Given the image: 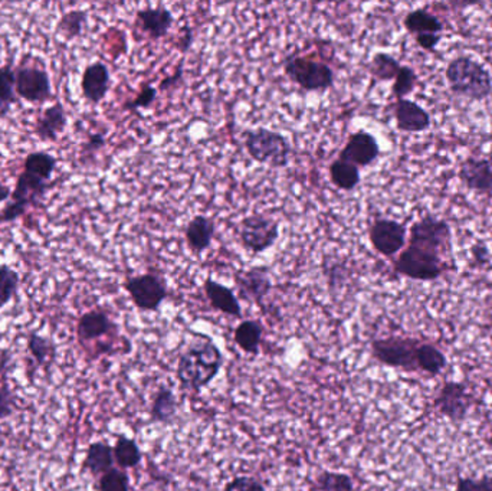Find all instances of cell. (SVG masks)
Segmentation results:
<instances>
[{
  "label": "cell",
  "mask_w": 492,
  "mask_h": 491,
  "mask_svg": "<svg viewBox=\"0 0 492 491\" xmlns=\"http://www.w3.org/2000/svg\"><path fill=\"white\" fill-rule=\"evenodd\" d=\"M130 476L124 469L112 467L98 477L95 491H130Z\"/></svg>",
  "instance_id": "74e56055"
},
{
  "label": "cell",
  "mask_w": 492,
  "mask_h": 491,
  "mask_svg": "<svg viewBox=\"0 0 492 491\" xmlns=\"http://www.w3.org/2000/svg\"><path fill=\"white\" fill-rule=\"evenodd\" d=\"M222 491H266V487L259 477L237 476L225 484Z\"/></svg>",
  "instance_id": "b9f144b4"
},
{
  "label": "cell",
  "mask_w": 492,
  "mask_h": 491,
  "mask_svg": "<svg viewBox=\"0 0 492 491\" xmlns=\"http://www.w3.org/2000/svg\"><path fill=\"white\" fill-rule=\"evenodd\" d=\"M237 237L245 250L259 255L277 244L280 238V222L265 213H252L241 220L237 228Z\"/></svg>",
  "instance_id": "30bf717a"
},
{
  "label": "cell",
  "mask_w": 492,
  "mask_h": 491,
  "mask_svg": "<svg viewBox=\"0 0 492 491\" xmlns=\"http://www.w3.org/2000/svg\"><path fill=\"white\" fill-rule=\"evenodd\" d=\"M264 340V325L255 318L242 320L234 330V342L244 353L256 356Z\"/></svg>",
  "instance_id": "484cf974"
},
{
  "label": "cell",
  "mask_w": 492,
  "mask_h": 491,
  "mask_svg": "<svg viewBox=\"0 0 492 491\" xmlns=\"http://www.w3.org/2000/svg\"><path fill=\"white\" fill-rule=\"evenodd\" d=\"M288 80L306 93H323L335 87V73L330 64L309 55H288L282 62Z\"/></svg>",
  "instance_id": "8992f818"
},
{
  "label": "cell",
  "mask_w": 492,
  "mask_h": 491,
  "mask_svg": "<svg viewBox=\"0 0 492 491\" xmlns=\"http://www.w3.org/2000/svg\"><path fill=\"white\" fill-rule=\"evenodd\" d=\"M11 196L12 189L6 184L0 183V203L9 202Z\"/></svg>",
  "instance_id": "f907efd6"
},
{
  "label": "cell",
  "mask_w": 492,
  "mask_h": 491,
  "mask_svg": "<svg viewBox=\"0 0 492 491\" xmlns=\"http://www.w3.org/2000/svg\"><path fill=\"white\" fill-rule=\"evenodd\" d=\"M28 351L40 366L48 365L55 358L54 342L48 337L40 336V333H29Z\"/></svg>",
  "instance_id": "8d00e7d4"
},
{
  "label": "cell",
  "mask_w": 492,
  "mask_h": 491,
  "mask_svg": "<svg viewBox=\"0 0 492 491\" xmlns=\"http://www.w3.org/2000/svg\"><path fill=\"white\" fill-rule=\"evenodd\" d=\"M369 239L376 253L392 258L407 246V229L398 220L380 218L369 228Z\"/></svg>",
  "instance_id": "4fadbf2b"
},
{
  "label": "cell",
  "mask_w": 492,
  "mask_h": 491,
  "mask_svg": "<svg viewBox=\"0 0 492 491\" xmlns=\"http://www.w3.org/2000/svg\"><path fill=\"white\" fill-rule=\"evenodd\" d=\"M14 88L22 102L29 104H45L54 100L52 80L42 59L26 55L14 66Z\"/></svg>",
  "instance_id": "277c9868"
},
{
  "label": "cell",
  "mask_w": 492,
  "mask_h": 491,
  "mask_svg": "<svg viewBox=\"0 0 492 491\" xmlns=\"http://www.w3.org/2000/svg\"><path fill=\"white\" fill-rule=\"evenodd\" d=\"M90 13L84 9H71L65 12L55 25V37L61 38L65 42H72L83 37L88 25Z\"/></svg>",
  "instance_id": "4316f807"
},
{
  "label": "cell",
  "mask_w": 492,
  "mask_h": 491,
  "mask_svg": "<svg viewBox=\"0 0 492 491\" xmlns=\"http://www.w3.org/2000/svg\"><path fill=\"white\" fill-rule=\"evenodd\" d=\"M21 286V275L12 265L0 263V310L13 300Z\"/></svg>",
  "instance_id": "d590c367"
},
{
  "label": "cell",
  "mask_w": 492,
  "mask_h": 491,
  "mask_svg": "<svg viewBox=\"0 0 492 491\" xmlns=\"http://www.w3.org/2000/svg\"><path fill=\"white\" fill-rule=\"evenodd\" d=\"M177 397L172 388L160 385L153 395L150 406V421L160 425H169L177 416Z\"/></svg>",
  "instance_id": "d4e9b609"
},
{
  "label": "cell",
  "mask_w": 492,
  "mask_h": 491,
  "mask_svg": "<svg viewBox=\"0 0 492 491\" xmlns=\"http://www.w3.org/2000/svg\"><path fill=\"white\" fill-rule=\"evenodd\" d=\"M321 270H323L324 277L327 279L328 286L331 289L342 286L343 282H344L347 267L338 258L324 257Z\"/></svg>",
  "instance_id": "60d3db41"
},
{
  "label": "cell",
  "mask_w": 492,
  "mask_h": 491,
  "mask_svg": "<svg viewBox=\"0 0 492 491\" xmlns=\"http://www.w3.org/2000/svg\"><path fill=\"white\" fill-rule=\"evenodd\" d=\"M157 95V88L153 87L151 84H144V85H141L140 91L137 93L136 97L131 98V100L122 104V109L126 110V112L148 109V107L155 104Z\"/></svg>",
  "instance_id": "ab89813d"
},
{
  "label": "cell",
  "mask_w": 492,
  "mask_h": 491,
  "mask_svg": "<svg viewBox=\"0 0 492 491\" xmlns=\"http://www.w3.org/2000/svg\"><path fill=\"white\" fill-rule=\"evenodd\" d=\"M450 224L441 218L426 215L410 227V246H422L426 250L441 254L443 248L450 246Z\"/></svg>",
  "instance_id": "5bb4252c"
},
{
  "label": "cell",
  "mask_w": 492,
  "mask_h": 491,
  "mask_svg": "<svg viewBox=\"0 0 492 491\" xmlns=\"http://www.w3.org/2000/svg\"><path fill=\"white\" fill-rule=\"evenodd\" d=\"M203 291L213 310L219 311L229 317L242 318L244 316L241 301L234 290L209 277L203 282Z\"/></svg>",
  "instance_id": "7402d4cb"
},
{
  "label": "cell",
  "mask_w": 492,
  "mask_h": 491,
  "mask_svg": "<svg viewBox=\"0 0 492 491\" xmlns=\"http://www.w3.org/2000/svg\"><path fill=\"white\" fill-rule=\"evenodd\" d=\"M395 272L415 281H435L445 272V264L441 254L409 244L396 260Z\"/></svg>",
  "instance_id": "ba28073f"
},
{
  "label": "cell",
  "mask_w": 492,
  "mask_h": 491,
  "mask_svg": "<svg viewBox=\"0 0 492 491\" xmlns=\"http://www.w3.org/2000/svg\"><path fill=\"white\" fill-rule=\"evenodd\" d=\"M112 450H114L115 464L124 471L136 469L143 461V451L137 444V441L134 438L127 437L124 433H120L117 437Z\"/></svg>",
  "instance_id": "f546056e"
},
{
  "label": "cell",
  "mask_w": 492,
  "mask_h": 491,
  "mask_svg": "<svg viewBox=\"0 0 492 491\" xmlns=\"http://www.w3.org/2000/svg\"><path fill=\"white\" fill-rule=\"evenodd\" d=\"M223 363L225 356L215 340L205 333H193L177 361L176 378L180 387L201 392L219 375Z\"/></svg>",
  "instance_id": "6da1fadb"
},
{
  "label": "cell",
  "mask_w": 492,
  "mask_h": 491,
  "mask_svg": "<svg viewBox=\"0 0 492 491\" xmlns=\"http://www.w3.org/2000/svg\"><path fill=\"white\" fill-rule=\"evenodd\" d=\"M472 405L474 397L468 389L467 383L460 380H446L434 399V408L453 424L464 423Z\"/></svg>",
  "instance_id": "8fae6325"
},
{
  "label": "cell",
  "mask_w": 492,
  "mask_h": 491,
  "mask_svg": "<svg viewBox=\"0 0 492 491\" xmlns=\"http://www.w3.org/2000/svg\"><path fill=\"white\" fill-rule=\"evenodd\" d=\"M105 145H107V138H105L104 133H91L81 148V162L85 163L86 160H90L91 157L101 152Z\"/></svg>",
  "instance_id": "ee69618b"
},
{
  "label": "cell",
  "mask_w": 492,
  "mask_h": 491,
  "mask_svg": "<svg viewBox=\"0 0 492 491\" xmlns=\"http://www.w3.org/2000/svg\"><path fill=\"white\" fill-rule=\"evenodd\" d=\"M472 257L479 264H487L489 261V253L487 246L484 244L472 246Z\"/></svg>",
  "instance_id": "681fc988"
},
{
  "label": "cell",
  "mask_w": 492,
  "mask_h": 491,
  "mask_svg": "<svg viewBox=\"0 0 492 491\" xmlns=\"http://www.w3.org/2000/svg\"><path fill=\"white\" fill-rule=\"evenodd\" d=\"M136 23L141 32L146 33L150 40H160L167 37L172 31L174 16L172 11L165 6H148L137 11Z\"/></svg>",
  "instance_id": "ffe728a7"
},
{
  "label": "cell",
  "mask_w": 492,
  "mask_h": 491,
  "mask_svg": "<svg viewBox=\"0 0 492 491\" xmlns=\"http://www.w3.org/2000/svg\"><path fill=\"white\" fill-rule=\"evenodd\" d=\"M328 176L335 188L344 192L354 191L362 182L359 167L342 159H335L331 163L328 167Z\"/></svg>",
  "instance_id": "1f68e13d"
},
{
  "label": "cell",
  "mask_w": 492,
  "mask_h": 491,
  "mask_svg": "<svg viewBox=\"0 0 492 491\" xmlns=\"http://www.w3.org/2000/svg\"><path fill=\"white\" fill-rule=\"evenodd\" d=\"M54 188V181H45L22 170L12 189L11 201L0 210V225L11 224L26 215L29 210L42 205L43 199Z\"/></svg>",
  "instance_id": "5b68a950"
},
{
  "label": "cell",
  "mask_w": 492,
  "mask_h": 491,
  "mask_svg": "<svg viewBox=\"0 0 492 491\" xmlns=\"http://www.w3.org/2000/svg\"><path fill=\"white\" fill-rule=\"evenodd\" d=\"M453 491H492V476L458 477L457 486Z\"/></svg>",
  "instance_id": "7bdbcfd3"
},
{
  "label": "cell",
  "mask_w": 492,
  "mask_h": 491,
  "mask_svg": "<svg viewBox=\"0 0 492 491\" xmlns=\"http://www.w3.org/2000/svg\"><path fill=\"white\" fill-rule=\"evenodd\" d=\"M487 445L492 450V430L491 433H489L488 438H487Z\"/></svg>",
  "instance_id": "816d5d0a"
},
{
  "label": "cell",
  "mask_w": 492,
  "mask_h": 491,
  "mask_svg": "<svg viewBox=\"0 0 492 491\" xmlns=\"http://www.w3.org/2000/svg\"><path fill=\"white\" fill-rule=\"evenodd\" d=\"M379 156H380V145L378 138L369 131L359 130L350 134L344 147L338 155V159L352 163L362 169V167L371 166L379 159Z\"/></svg>",
  "instance_id": "9a60e30c"
},
{
  "label": "cell",
  "mask_w": 492,
  "mask_h": 491,
  "mask_svg": "<svg viewBox=\"0 0 492 491\" xmlns=\"http://www.w3.org/2000/svg\"><path fill=\"white\" fill-rule=\"evenodd\" d=\"M234 282L239 300L255 304L265 310L264 301L273 290L270 265H254L248 270L235 272Z\"/></svg>",
  "instance_id": "7c38bea8"
},
{
  "label": "cell",
  "mask_w": 492,
  "mask_h": 491,
  "mask_svg": "<svg viewBox=\"0 0 492 491\" xmlns=\"http://www.w3.org/2000/svg\"><path fill=\"white\" fill-rule=\"evenodd\" d=\"M215 219L206 215H194L184 228L187 248L193 254H201L212 246L215 238Z\"/></svg>",
  "instance_id": "603a6c76"
},
{
  "label": "cell",
  "mask_w": 492,
  "mask_h": 491,
  "mask_svg": "<svg viewBox=\"0 0 492 491\" xmlns=\"http://www.w3.org/2000/svg\"><path fill=\"white\" fill-rule=\"evenodd\" d=\"M242 138L249 157L259 165H265L273 169H284L290 165L292 147L284 134L270 130L266 127H258L245 130Z\"/></svg>",
  "instance_id": "3957f363"
},
{
  "label": "cell",
  "mask_w": 492,
  "mask_h": 491,
  "mask_svg": "<svg viewBox=\"0 0 492 491\" xmlns=\"http://www.w3.org/2000/svg\"><path fill=\"white\" fill-rule=\"evenodd\" d=\"M114 450L108 441H94L88 445L85 459L83 461V469L93 477H100L114 467Z\"/></svg>",
  "instance_id": "cb8c5ba5"
},
{
  "label": "cell",
  "mask_w": 492,
  "mask_h": 491,
  "mask_svg": "<svg viewBox=\"0 0 492 491\" xmlns=\"http://www.w3.org/2000/svg\"><path fill=\"white\" fill-rule=\"evenodd\" d=\"M18 103L19 97L14 88V64L13 61H7L0 67V120L6 119Z\"/></svg>",
  "instance_id": "4dcf8cb0"
},
{
  "label": "cell",
  "mask_w": 492,
  "mask_h": 491,
  "mask_svg": "<svg viewBox=\"0 0 492 491\" xmlns=\"http://www.w3.org/2000/svg\"><path fill=\"white\" fill-rule=\"evenodd\" d=\"M182 83H183V59H182L179 68L173 73V76H167V78H165V80L160 83V90H174V88Z\"/></svg>",
  "instance_id": "7dc6e473"
},
{
  "label": "cell",
  "mask_w": 492,
  "mask_h": 491,
  "mask_svg": "<svg viewBox=\"0 0 492 491\" xmlns=\"http://www.w3.org/2000/svg\"><path fill=\"white\" fill-rule=\"evenodd\" d=\"M393 114L398 130L405 133H422L428 130L432 124L429 112L409 98L398 100L393 105Z\"/></svg>",
  "instance_id": "d6986e66"
},
{
  "label": "cell",
  "mask_w": 492,
  "mask_h": 491,
  "mask_svg": "<svg viewBox=\"0 0 492 491\" xmlns=\"http://www.w3.org/2000/svg\"><path fill=\"white\" fill-rule=\"evenodd\" d=\"M67 127H68L67 109L62 102L58 100L38 116L33 124V134L43 143H55L65 133Z\"/></svg>",
  "instance_id": "e0dca14e"
},
{
  "label": "cell",
  "mask_w": 492,
  "mask_h": 491,
  "mask_svg": "<svg viewBox=\"0 0 492 491\" xmlns=\"http://www.w3.org/2000/svg\"><path fill=\"white\" fill-rule=\"evenodd\" d=\"M400 64L393 55L386 52H378L367 66V71L376 81H395L396 76L399 73Z\"/></svg>",
  "instance_id": "836d02e7"
},
{
  "label": "cell",
  "mask_w": 492,
  "mask_h": 491,
  "mask_svg": "<svg viewBox=\"0 0 492 491\" xmlns=\"http://www.w3.org/2000/svg\"><path fill=\"white\" fill-rule=\"evenodd\" d=\"M117 325L104 308L86 311L76 323V337L81 344H90L117 332Z\"/></svg>",
  "instance_id": "ac0fdd59"
},
{
  "label": "cell",
  "mask_w": 492,
  "mask_h": 491,
  "mask_svg": "<svg viewBox=\"0 0 492 491\" xmlns=\"http://www.w3.org/2000/svg\"><path fill=\"white\" fill-rule=\"evenodd\" d=\"M403 26L407 32L412 33L415 37L424 35V33L441 35L443 31V21L425 8L410 11L403 19Z\"/></svg>",
  "instance_id": "f1b7e54d"
},
{
  "label": "cell",
  "mask_w": 492,
  "mask_h": 491,
  "mask_svg": "<svg viewBox=\"0 0 492 491\" xmlns=\"http://www.w3.org/2000/svg\"><path fill=\"white\" fill-rule=\"evenodd\" d=\"M316 491H354V480L350 474L324 469L314 481Z\"/></svg>",
  "instance_id": "e575fe53"
},
{
  "label": "cell",
  "mask_w": 492,
  "mask_h": 491,
  "mask_svg": "<svg viewBox=\"0 0 492 491\" xmlns=\"http://www.w3.org/2000/svg\"><path fill=\"white\" fill-rule=\"evenodd\" d=\"M417 74L415 68L409 66L400 67L399 73L393 81L392 93L396 100H403L416 87Z\"/></svg>",
  "instance_id": "f35d334b"
},
{
  "label": "cell",
  "mask_w": 492,
  "mask_h": 491,
  "mask_svg": "<svg viewBox=\"0 0 492 491\" xmlns=\"http://www.w3.org/2000/svg\"><path fill=\"white\" fill-rule=\"evenodd\" d=\"M417 370L429 376H438L448 366V358L436 344L421 342L416 353Z\"/></svg>",
  "instance_id": "83f0119b"
},
{
  "label": "cell",
  "mask_w": 492,
  "mask_h": 491,
  "mask_svg": "<svg viewBox=\"0 0 492 491\" xmlns=\"http://www.w3.org/2000/svg\"><path fill=\"white\" fill-rule=\"evenodd\" d=\"M112 88V73L104 62H91L81 76V93L88 104L98 105L104 102Z\"/></svg>",
  "instance_id": "2e32d148"
},
{
  "label": "cell",
  "mask_w": 492,
  "mask_h": 491,
  "mask_svg": "<svg viewBox=\"0 0 492 491\" xmlns=\"http://www.w3.org/2000/svg\"><path fill=\"white\" fill-rule=\"evenodd\" d=\"M458 177L470 191L479 192V193H491L492 159L468 157L467 160L461 163Z\"/></svg>",
  "instance_id": "44dd1931"
},
{
  "label": "cell",
  "mask_w": 492,
  "mask_h": 491,
  "mask_svg": "<svg viewBox=\"0 0 492 491\" xmlns=\"http://www.w3.org/2000/svg\"><path fill=\"white\" fill-rule=\"evenodd\" d=\"M192 44H193V32H192L191 26L186 25L183 28V33H182L179 42H177V47H179L180 51L186 54L191 49Z\"/></svg>",
  "instance_id": "c3c4849f"
},
{
  "label": "cell",
  "mask_w": 492,
  "mask_h": 491,
  "mask_svg": "<svg viewBox=\"0 0 492 491\" xmlns=\"http://www.w3.org/2000/svg\"><path fill=\"white\" fill-rule=\"evenodd\" d=\"M445 76L452 93L461 97L482 102L491 95V74L486 67L468 55L455 57L446 67Z\"/></svg>",
  "instance_id": "7a4b0ae2"
},
{
  "label": "cell",
  "mask_w": 492,
  "mask_h": 491,
  "mask_svg": "<svg viewBox=\"0 0 492 491\" xmlns=\"http://www.w3.org/2000/svg\"><path fill=\"white\" fill-rule=\"evenodd\" d=\"M16 409V397L11 388L0 383V419H6L13 415Z\"/></svg>",
  "instance_id": "f6af8a7d"
},
{
  "label": "cell",
  "mask_w": 492,
  "mask_h": 491,
  "mask_svg": "<svg viewBox=\"0 0 492 491\" xmlns=\"http://www.w3.org/2000/svg\"><path fill=\"white\" fill-rule=\"evenodd\" d=\"M122 286L134 306L146 313L160 310L163 303L169 299L167 282L156 272L127 277Z\"/></svg>",
  "instance_id": "9c48e42d"
},
{
  "label": "cell",
  "mask_w": 492,
  "mask_h": 491,
  "mask_svg": "<svg viewBox=\"0 0 492 491\" xmlns=\"http://www.w3.org/2000/svg\"><path fill=\"white\" fill-rule=\"evenodd\" d=\"M58 167V159L54 155L45 152V150H38V152H31L23 159V170L35 176L42 177L45 181H54L55 170Z\"/></svg>",
  "instance_id": "d6a6232c"
},
{
  "label": "cell",
  "mask_w": 492,
  "mask_h": 491,
  "mask_svg": "<svg viewBox=\"0 0 492 491\" xmlns=\"http://www.w3.org/2000/svg\"><path fill=\"white\" fill-rule=\"evenodd\" d=\"M421 340L407 336L379 337L371 340V351L374 361L388 368L400 369L403 372L416 373L417 347Z\"/></svg>",
  "instance_id": "52a82bcc"
},
{
  "label": "cell",
  "mask_w": 492,
  "mask_h": 491,
  "mask_svg": "<svg viewBox=\"0 0 492 491\" xmlns=\"http://www.w3.org/2000/svg\"><path fill=\"white\" fill-rule=\"evenodd\" d=\"M416 44L424 49V51L434 52L438 47L439 42L443 40V35L436 33H424V35H416L415 37Z\"/></svg>",
  "instance_id": "bcb514c9"
}]
</instances>
